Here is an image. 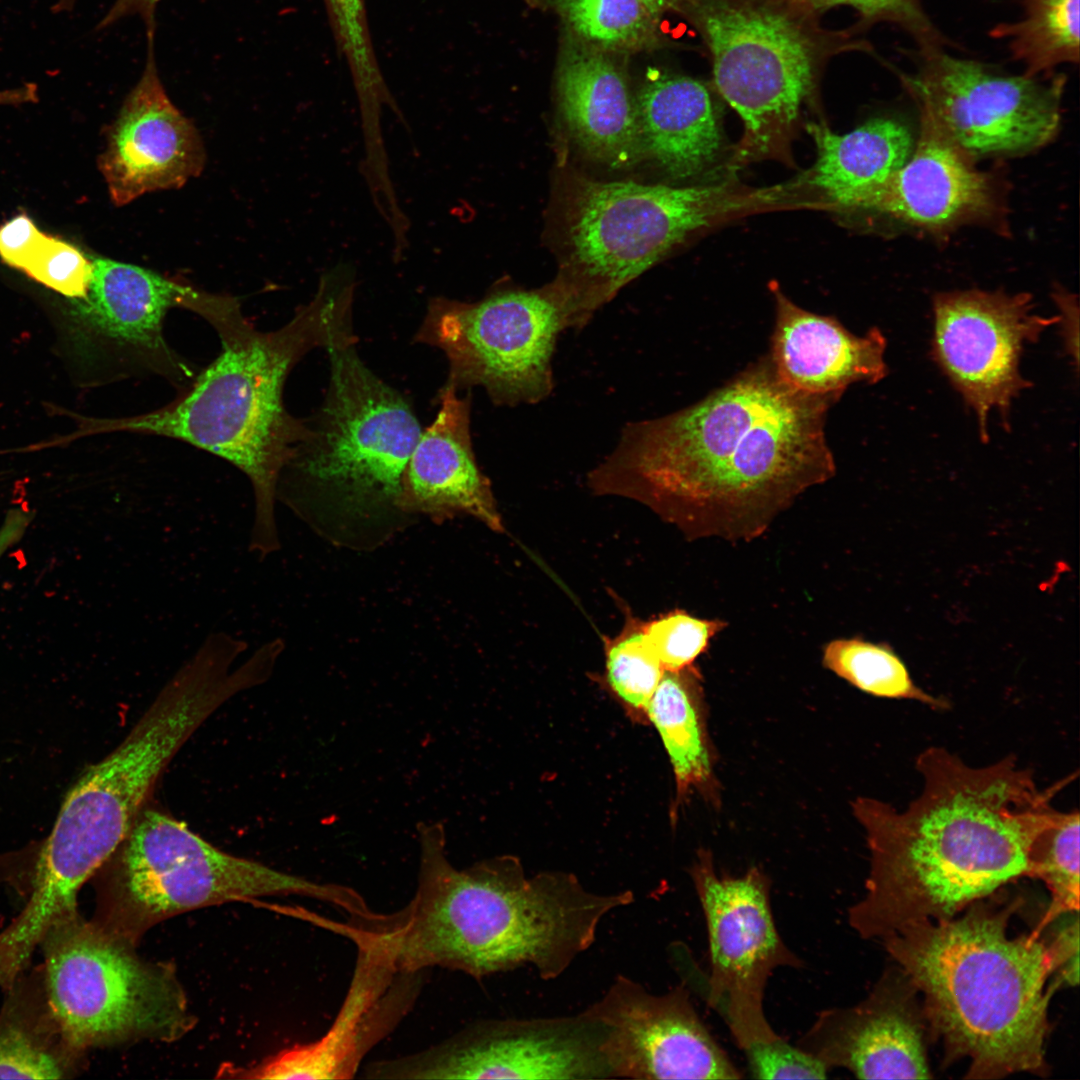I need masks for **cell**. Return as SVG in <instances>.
<instances>
[{
  "label": "cell",
  "instance_id": "cell-1",
  "mask_svg": "<svg viewBox=\"0 0 1080 1080\" xmlns=\"http://www.w3.org/2000/svg\"><path fill=\"white\" fill-rule=\"evenodd\" d=\"M838 399L791 388L764 358L689 407L626 424L587 486L645 505L690 540L749 542L834 476L825 421Z\"/></svg>",
  "mask_w": 1080,
  "mask_h": 1080
},
{
  "label": "cell",
  "instance_id": "cell-2",
  "mask_svg": "<svg viewBox=\"0 0 1080 1080\" xmlns=\"http://www.w3.org/2000/svg\"><path fill=\"white\" fill-rule=\"evenodd\" d=\"M916 769L923 790L904 811L868 797L852 802L870 870L848 922L864 939L950 919L1027 876L1032 841L1057 812L1051 800L1072 780L1040 790L1014 756L972 767L935 746L919 754Z\"/></svg>",
  "mask_w": 1080,
  "mask_h": 1080
},
{
  "label": "cell",
  "instance_id": "cell-3",
  "mask_svg": "<svg viewBox=\"0 0 1080 1080\" xmlns=\"http://www.w3.org/2000/svg\"><path fill=\"white\" fill-rule=\"evenodd\" d=\"M418 883L378 932L405 971L440 967L481 980L530 965L560 976L594 942L602 918L634 901L631 891L597 894L567 872L525 876L511 855L455 868L441 822L417 824Z\"/></svg>",
  "mask_w": 1080,
  "mask_h": 1080
},
{
  "label": "cell",
  "instance_id": "cell-4",
  "mask_svg": "<svg viewBox=\"0 0 1080 1080\" xmlns=\"http://www.w3.org/2000/svg\"><path fill=\"white\" fill-rule=\"evenodd\" d=\"M355 274L324 272L313 298L283 327L260 332L233 302L209 323L222 343L217 358L175 400L111 421V429L168 437L214 454L243 472L254 495L249 551L262 560L280 548L275 501L280 472L302 438L305 419L289 414L283 389L297 362L315 348L357 342Z\"/></svg>",
  "mask_w": 1080,
  "mask_h": 1080
},
{
  "label": "cell",
  "instance_id": "cell-5",
  "mask_svg": "<svg viewBox=\"0 0 1080 1080\" xmlns=\"http://www.w3.org/2000/svg\"><path fill=\"white\" fill-rule=\"evenodd\" d=\"M987 898V897H986ZM977 900L942 921L906 925L882 943L917 988L930 1038L965 1078L1047 1072L1048 1005L1059 983L1041 929L1010 937L1020 900Z\"/></svg>",
  "mask_w": 1080,
  "mask_h": 1080
},
{
  "label": "cell",
  "instance_id": "cell-6",
  "mask_svg": "<svg viewBox=\"0 0 1080 1080\" xmlns=\"http://www.w3.org/2000/svg\"><path fill=\"white\" fill-rule=\"evenodd\" d=\"M357 342L328 347L330 376L318 411L284 464L277 498L298 511L322 503L366 519L397 509L422 433L407 399L363 362Z\"/></svg>",
  "mask_w": 1080,
  "mask_h": 1080
},
{
  "label": "cell",
  "instance_id": "cell-7",
  "mask_svg": "<svg viewBox=\"0 0 1080 1080\" xmlns=\"http://www.w3.org/2000/svg\"><path fill=\"white\" fill-rule=\"evenodd\" d=\"M102 876L94 920L134 943L152 925L191 909L235 900L299 895L350 917L368 911L354 889L318 883L228 854L161 812L142 810Z\"/></svg>",
  "mask_w": 1080,
  "mask_h": 1080
},
{
  "label": "cell",
  "instance_id": "cell-8",
  "mask_svg": "<svg viewBox=\"0 0 1080 1080\" xmlns=\"http://www.w3.org/2000/svg\"><path fill=\"white\" fill-rule=\"evenodd\" d=\"M764 198L763 192L744 196L720 185L578 181L568 203L569 261L547 286L564 329L583 328L691 233Z\"/></svg>",
  "mask_w": 1080,
  "mask_h": 1080
},
{
  "label": "cell",
  "instance_id": "cell-9",
  "mask_svg": "<svg viewBox=\"0 0 1080 1080\" xmlns=\"http://www.w3.org/2000/svg\"><path fill=\"white\" fill-rule=\"evenodd\" d=\"M47 1009L74 1056L139 1039L176 1040L192 1027L185 994L167 966L78 912L45 935Z\"/></svg>",
  "mask_w": 1080,
  "mask_h": 1080
},
{
  "label": "cell",
  "instance_id": "cell-10",
  "mask_svg": "<svg viewBox=\"0 0 1080 1080\" xmlns=\"http://www.w3.org/2000/svg\"><path fill=\"white\" fill-rule=\"evenodd\" d=\"M685 8L711 51L719 93L744 125L730 167L786 159L812 89L808 40L786 16L768 8L734 0H690Z\"/></svg>",
  "mask_w": 1080,
  "mask_h": 1080
},
{
  "label": "cell",
  "instance_id": "cell-11",
  "mask_svg": "<svg viewBox=\"0 0 1080 1080\" xmlns=\"http://www.w3.org/2000/svg\"><path fill=\"white\" fill-rule=\"evenodd\" d=\"M564 330L546 287L495 291L477 302L432 297L415 341L440 349L458 391L482 387L497 405L544 400L553 390L552 357Z\"/></svg>",
  "mask_w": 1080,
  "mask_h": 1080
},
{
  "label": "cell",
  "instance_id": "cell-12",
  "mask_svg": "<svg viewBox=\"0 0 1080 1080\" xmlns=\"http://www.w3.org/2000/svg\"><path fill=\"white\" fill-rule=\"evenodd\" d=\"M918 54L917 70L897 75L920 113L972 157L1024 154L1056 135L1065 75H1007L944 49Z\"/></svg>",
  "mask_w": 1080,
  "mask_h": 1080
},
{
  "label": "cell",
  "instance_id": "cell-13",
  "mask_svg": "<svg viewBox=\"0 0 1080 1080\" xmlns=\"http://www.w3.org/2000/svg\"><path fill=\"white\" fill-rule=\"evenodd\" d=\"M690 875L707 926L709 1004L742 1050L779 1038L764 1013L765 987L775 969L803 962L778 932L769 878L757 867L719 875L707 850L698 852Z\"/></svg>",
  "mask_w": 1080,
  "mask_h": 1080
},
{
  "label": "cell",
  "instance_id": "cell-14",
  "mask_svg": "<svg viewBox=\"0 0 1080 1080\" xmlns=\"http://www.w3.org/2000/svg\"><path fill=\"white\" fill-rule=\"evenodd\" d=\"M601 1025L574 1016L481 1020L429 1048L365 1065L367 1079H605Z\"/></svg>",
  "mask_w": 1080,
  "mask_h": 1080
},
{
  "label": "cell",
  "instance_id": "cell-15",
  "mask_svg": "<svg viewBox=\"0 0 1080 1080\" xmlns=\"http://www.w3.org/2000/svg\"><path fill=\"white\" fill-rule=\"evenodd\" d=\"M1032 296L978 289L937 294L933 301L934 360L977 416L981 439L996 409L1005 419L1012 400L1031 385L1019 372L1025 344L1059 322L1033 313Z\"/></svg>",
  "mask_w": 1080,
  "mask_h": 1080
},
{
  "label": "cell",
  "instance_id": "cell-16",
  "mask_svg": "<svg viewBox=\"0 0 1080 1080\" xmlns=\"http://www.w3.org/2000/svg\"><path fill=\"white\" fill-rule=\"evenodd\" d=\"M584 1012L602 1027V1050L613 1078L743 1077L701 1021L684 984L656 995L617 976Z\"/></svg>",
  "mask_w": 1080,
  "mask_h": 1080
},
{
  "label": "cell",
  "instance_id": "cell-17",
  "mask_svg": "<svg viewBox=\"0 0 1080 1080\" xmlns=\"http://www.w3.org/2000/svg\"><path fill=\"white\" fill-rule=\"evenodd\" d=\"M357 946L347 994L329 1029L317 1040L287 1048L243 1071L250 1079H351L368 1052L412 1008L422 972L405 971L384 940L367 926L345 927Z\"/></svg>",
  "mask_w": 1080,
  "mask_h": 1080
},
{
  "label": "cell",
  "instance_id": "cell-18",
  "mask_svg": "<svg viewBox=\"0 0 1080 1080\" xmlns=\"http://www.w3.org/2000/svg\"><path fill=\"white\" fill-rule=\"evenodd\" d=\"M918 995L902 968L889 967L858 1004L821 1011L797 1046L829 1070L860 1079H930V1033Z\"/></svg>",
  "mask_w": 1080,
  "mask_h": 1080
},
{
  "label": "cell",
  "instance_id": "cell-19",
  "mask_svg": "<svg viewBox=\"0 0 1080 1080\" xmlns=\"http://www.w3.org/2000/svg\"><path fill=\"white\" fill-rule=\"evenodd\" d=\"M93 265L76 315L85 331L111 350L119 376L156 374L187 386L194 372L170 348L163 323L173 307L197 313L208 294L129 263L93 258Z\"/></svg>",
  "mask_w": 1080,
  "mask_h": 1080
},
{
  "label": "cell",
  "instance_id": "cell-20",
  "mask_svg": "<svg viewBox=\"0 0 1080 1080\" xmlns=\"http://www.w3.org/2000/svg\"><path fill=\"white\" fill-rule=\"evenodd\" d=\"M98 163L117 206L148 192L179 188L204 167L200 135L170 100L158 74L154 36H147L143 72L111 126Z\"/></svg>",
  "mask_w": 1080,
  "mask_h": 1080
},
{
  "label": "cell",
  "instance_id": "cell-21",
  "mask_svg": "<svg viewBox=\"0 0 1080 1080\" xmlns=\"http://www.w3.org/2000/svg\"><path fill=\"white\" fill-rule=\"evenodd\" d=\"M920 133L906 163L869 191L856 209L886 215L932 233L1001 216L1003 203L994 178L920 113Z\"/></svg>",
  "mask_w": 1080,
  "mask_h": 1080
},
{
  "label": "cell",
  "instance_id": "cell-22",
  "mask_svg": "<svg viewBox=\"0 0 1080 1080\" xmlns=\"http://www.w3.org/2000/svg\"><path fill=\"white\" fill-rule=\"evenodd\" d=\"M458 392L449 382L442 387L436 418L422 430L407 463L398 508L437 523L467 515L503 533L490 482L473 451L470 396Z\"/></svg>",
  "mask_w": 1080,
  "mask_h": 1080
},
{
  "label": "cell",
  "instance_id": "cell-23",
  "mask_svg": "<svg viewBox=\"0 0 1080 1080\" xmlns=\"http://www.w3.org/2000/svg\"><path fill=\"white\" fill-rule=\"evenodd\" d=\"M770 290L775 321L768 358L785 384L806 394L840 398L852 384H874L887 375L881 330L854 335L835 318L797 306L776 282Z\"/></svg>",
  "mask_w": 1080,
  "mask_h": 1080
},
{
  "label": "cell",
  "instance_id": "cell-24",
  "mask_svg": "<svg viewBox=\"0 0 1080 1080\" xmlns=\"http://www.w3.org/2000/svg\"><path fill=\"white\" fill-rule=\"evenodd\" d=\"M610 53L570 36L561 50L557 90L562 116L576 142L611 167L644 155L636 97Z\"/></svg>",
  "mask_w": 1080,
  "mask_h": 1080
},
{
  "label": "cell",
  "instance_id": "cell-25",
  "mask_svg": "<svg viewBox=\"0 0 1080 1080\" xmlns=\"http://www.w3.org/2000/svg\"><path fill=\"white\" fill-rule=\"evenodd\" d=\"M644 154L674 180L695 179L718 162L723 136L707 87L693 78L654 73L636 97Z\"/></svg>",
  "mask_w": 1080,
  "mask_h": 1080
},
{
  "label": "cell",
  "instance_id": "cell-26",
  "mask_svg": "<svg viewBox=\"0 0 1080 1080\" xmlns=\"http://www.w3.org/2000/svg\"><path fill=\"white\" fill-rule=\"evenodd\" d=\"M816 145V161L797 181L818 192L832 207L856 209L864 196L909 159L915 144L901 121L871 119L846 134L824 124L806 125Z\"/></svg>",
  "mask_w": 1080,
  "mask_h": 1080
},
{
  "label": "cell",
  "instance_id": "cell-27",
  "mask_svg": "<svg viewBox=\"0 0 1080 1080\" xmlns=\"http://www.w3.org/2000/svg\"><path fill=\"white\" fill-rule=\"evenodd\" d=\"M646 717L670 757L677 801L691 791L714 798V753L707 729L702 677L692 664L664 674L651 696Z\"/></svg>",
  "mask_w": 1080,
  "mask_h": 1080
},
{
  "label": "cell",
  "instance_id": "cell-28",
  "mask_svg": "<svg viewBox=\"0 0 1080 1080\" xmlns=\"http://www.w3.org/2000/svg\"><path fill=\"white\" fill-rule=\"evenodd\" d=\"M1023 16L1001 23L990 34L1008 39L1012 57L1024 74L1051 76L1060 64L1079 62V0H1024Z\"/></svg>",
  "mask_w": 1080,
  "mask_h": 1080
},
{
  "label": "cell",
  "instance_id": "cell-29",
  "mask_svg": "<svg viewBox=\"0 0 1080 1080\" xmlns=\"http://www.w3.org/2000/svg\"><path fill=\"white\" fill-rule=\"evenodd\" d=\"M0 257L64 296L81 300L88 294L93 259L73 244L41 231L26 214L0 226Z\"/></svg>",
  "mask_w": 1080,
  "mask_h": 1080
},
{
  "label": "cell",
  "instance_id": "cell-30",
  "mask_svg": "<svg viewBox=\"0 0 1080 1080\" xmlns=\"http://www.w3.org/2000/svg\"><path fill=\"white\" fill-rule=\"evenodd\" d=\"M556 14L572 36L601 50L629 54L660 43L658 18L638 0H528Z\"/></svg>",
  "mask_w": 1080,
  "mask_h": 1080
},
{
  "label": "cell",
  "instance_id": "cell-31",
  "mask_svg": "<svg viewBox=\"0 0 1080 1080\" xmlns=\"http://www.w3.org/2000/svg\"><path fill=\"white\" fill-rule=\"evenodd\" d=\"M823 665L840 678L872 696L920 702L934 710L949 708V702L927 693L888 645L860 638L830 641L823 650Z\"/></svg>",
  "mask_w": 1080,
  "mask_h": 1080
},
{
  "label": "cell",
  "instance_id": "cell-32",
  "mask_svg": "<svg viewBox=\"0 0 1080 1080\" xmlns=\"http://www.w3.org/2000/svg\"><path fill=\"white\" fill-rule=\"evenodd\" d=\"M339 53L344 56L357 95L361 125H381L384 107L399 114L381 72L369 29L365 0H324Z\"/></svg>",
  "mask_w": 1080,
  "mask_h": 1080
},
{
  "label": "cell",
  "instance_id": "cell-33",
  "mask_svg": "<svg viewBox=\"0 0 1080 1080\" xmlns=\"http://www.w3.org/2000/svg\"><path fill=\"white\" fill-rule=\"evenodd\" d=\"M1079 818L1077 810L1057 811L1030 846L1027 876L1042 880L1052 896L1039 928L1079 910Z\"/></svg>",
  "mask_w": 1080,
  "mask_h": 1080
},
{
  "label": "cell",
  "instance_id": "cell-34",
  "mask_svg": "<svg viewBox=\"0 0 1080 1080\" xmlns=\"http://www.w3.org/2000/svg\"><path fill=\"white\" fill-rule=\"evenodd\" d=\"M605 681L633 716L647 720L646 709L664 669L645 640L643 620L631 613L614 637L604 639Z\"/></svg>",
  "mask_w": 1080,
  "mask_h": 1080
},
{
  "label": "cell",
  "instance_id": "cell-35",
  "mask_svg": "<svg viewBox=\"0 0 1080 1080\" xmlns=\"http://www.w3.org/2000/svg\"><path fill=\"white\" fill-rule=\"evenodd\" d=\"M44 1027L32 1025L7 1003L0 1017V1079H60L65 1076L72 1054L53 1048Z\"/></svg>",
  "mask_w": 1080,
  "mask_h": 1080
},
{
  "label": "cell",
  "instance_id": "cell-36",
  "mask_svg": "<svg viewBox=\"0 0 1080 1080\" xmlns=\"http://www.w3.org/2000/svg\"><path fill=\"white\" fill-rule=\"evenodd\" d=\"M726 626L722 620L697 618L675 609L643 621V633L664 671H677L694 664Z\"/></svg>",
  "mask_w": 1080,
  "mask_h": 1080
},
{
  "label": "cell",
  "instance_id": "cell-37",
  "mask_svg": "<svg viewBox=\"0 0 1080 1080\" xmlns=\"http://www.w3.org/2000/svg\"><path fill=\"white\" fill-rule=\"evenodd\" d=\"M806 12H821L847 5L868 22H889L900 27L916 42L918 50L944 49L950 44L930 20L921 0H782Z\"/></svg>",
  "mask_w": 1080,
  "mask_h": 1080
},
{
  "label": "cell",
  "instance_id": "cell-38",
  "mask_svg": "<svg viewBox=\"0 0 1080 1080\" xmlns=\"http://www.w3.org/2000/svg\"><path fill=\"white\" fill-rule=\"evenodd\" d=\"M744 1052L756 1079H825L829 1072L815 1056L781 1037L754 1044Z\"/></svg>",
  "mask_w": 1080,
  "mask_h": 1080
},
{
  "label": "cell",
  "instance_id": "cell-39",
  "mask_svg": "<svg viewBox=\"0 0 1080 1080\" xmlns=\"http://www.w3.org/2000/svg\"><path fill=\"white\" fill-rule=\"evenodd\" d=\"M1052 956L1054 972L1059 976V982L1069 985H1077L1079 981V920L1078 912L1075 917L1065 923L1057 932L1050 943H1047Z\"/></svg>",
  "mask_w": 1080,
  "mask_h": 1080
},
{
  "label": "cell",
  "instance_id": "cell-40",
  "mask_svg": "<svg viewBox=\"0 0 1080 1080\" xmlns=\"http://www.w3.org/2000/svg\"><path fill=\"white\" fill-rule=\"evenodd\" d=\"M77 0H57L53 6L54 12L71 10ZM160 0H115L106 15L98 23L96 29L101 30L113 25L117 21L129 17L139 16L145 24L146 35L155 34V12Z\"/></svg>",
  "mask_w": 1080,
  "mask_h": 1080
},
{
  "label": "cell",
  "instance_id": "cell-41",
  "mask_svg": "<svg viewBox=\"0 0 1080 1080\" xmlns=\"http://www.w3.org/2000/svg\"><path fill=\"white\" fill-rule=\"evenodd\" d=\"M1061 315L1062 336L1067 352L1072 356L1076 367L1078 366V303L1075 297L1059 290L1054 294Z\"/></svg>",
  "mask_w": 1080,
  "mask_h": 1080
},
{
  "label": "cell",
  "instance_id": "cell-42",
  "mask_svg": "<svg viewBox=\"0 0 1080 1080\" xmlns=\"http://www.w3.org/2000/svg\"><path fill=\"white\" fill-rule=\"evenodd\" d=\"M29 523V515L22 510L8 513L0 527V558L23 535Z\"/></svg>",
  "mask_w": 1080,
  "mask_h": 1080
},
{
  "label": "cell",
  "instance_id": "cell-43",
  "mask_svg": "<svg viewBox=\"0 0 1080 1080\" xmlns=\"http://www.w3.org/2000/svg\"><path fill=\"white\" fill-rule=\"evenodd\" d=\"M38 100V87L34 83H26L17 88L0 91V105H21L34 103Z\"/></svg>",
  "mask_w": 1080,
  "mask_h": 1080
},
{
  "label": "cell",
  "instance_id": "cell-44",
  "mask_svg": "<svg viewBox=\"0 0 1080 1080\" xmlns=\"http://www.w3.org/2000/svg\"><path fill=\"white\" fill-rule=\"evenodd\" d=\"M651 14L659 17L669 10H680L686 7L689 0H638Z\"/></svg>",
  "mask_w": 1080,
  "mask_h": 1080
}]
</instances>
